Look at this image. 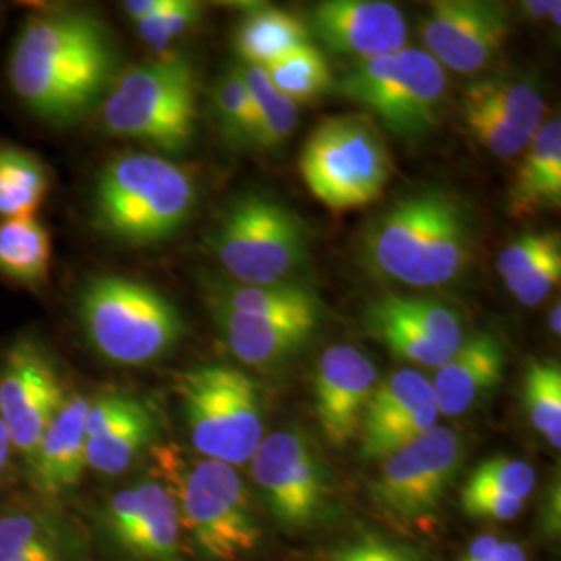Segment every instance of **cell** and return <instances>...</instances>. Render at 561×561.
Wrapping results in <instances>:
<instances>
[{
    "label": "cell",
    "instance_id": "1",
    "mask_svg": "<svg viewBox=\"0 0 561 561\" xmlns=\"http://www.w3.org/2000/svg\"><path fill=\"white\" fill-rule=\"evenodd\" d=\"M117 53L108 30L85 11L32 13L13 46L9 80L34 115L67 125L111 90Z\"/></svg>",
    "mask_w": 561,
    "mask_h": 561
},
{
    "label": "cell",
    "instance_id": "2",
    "mask_svg": "<svg viewBox=\"0 0 561 561\" xmlns=\"http://www.w3.org/2000/svg\"><path fill=\"white\" fill-rule=\"evenodd\" d=\"M477 222L466 202L439 187L393 202L368 222L362 261L381 279L408 287H439L474 261Z\"/></svg>",
    "mask_w": 561,
    "mask_h": 561
},
{
    "label": "cell",
    "instance_id": "3",
    "mask_svg": "<svg viewBox=\"0 0 561 561\" xmlns=\"http://www.w3.org/2000/svg\"><path fill=\"white\" fill-rule=\"evenodd\" d=\"M150 451L157 481L178 505L187 547L204 560L238 561L261 545V522L233 466L187 454L173 443Z\"/></svg>",
    "mask_w": 561,
    "mask_h": 561
},
{
    "label": "cell",
    "instance_id": "4",
    "mask_svg": "<svg viewBox=\"0 0 561 561\" xmlns=\"http://www.w3.org/2000/svg\"><path fill=\"white\" fill-rule=\"evenodd\" d=\"M187 169L159 154L127 152L102 167L94 187V222L113 240L154 245L171 240L196 206Z\"/></svg>",
    "mask_w": 561,
    "mask_h": 561
},
{
    "label": "cell",
    "instance_id": "5",
    "mask_svg": "<svg viewBox=\"0 0 561 561\" xmlns=\"http://www.w3.org/2000/svg\"><path fill=\"white\" fill-rule=\"evenodd\" d=\"M78 314L90 345L121 366L161 360L185 333V321L173 301L127 277L90 280L81 289Z\"/></svg>",
    "mask_w": 561,
    "mask_h": 561
},
{
    "label": "cell",
    "instance_id": "6",
    "mask_svg": "<svg viewBox=\"0 0 561 561\" xmlns=\"http://www.w3.org/2000/svg\"><path fill=\"white\" fill-rule=\"evenodd\" d=\"M173 391L198 456L233 468L252 460L264 437L259 382L236 366L204 364L178 373Z\"/></svg>",
    "mask_w": 561,
    "mask_h": 561
},
{
    "label": "cell",
    "instance_id": "7",
    "mask_svg": "<svg viewBox=\"0 0 561 561\" xmlns=\"http://www.w3.org/2000/svg\"><path fill=\"white\" fill-rule=\"evenodd\" d=\"M104 127L161 152H183L196 134L198 80L183 57L150 60L123 73L102 104Z\"/></svg>",
    "mask_w": 561,
    "mask_h": 561
},
{
    "label": "cell",
    "instance_id": "8",
    "mask_svg": "<svg viewBox=\"0 0 561 561\" xmlns=\"http://www.w3.org/2000/svg\"><path fill=\"white\" fill-rule=\"evenodd\" d=\"M298 167L310 194L335 213L375 204L393 178L379 129L360 115L322 119L304 141Z\"/></svg>",
    "mask_w": 561,
    "mask_h": 561
},
{
    "label": "cell",
    "instance_id": "9",
    "mask_svg": "<svg viewBox=\"0 0 561 561\" xmlns=\"http://www.w3.org/2000/svg\"><path fill=\"white\" fill-rule=\"evenodd\" d=\"M210 248L231 280L241 285L289 283L310 259L304 222L261 194H245L227 206Z\"/></svg>",
    "mask_w": 561,
    "mask_h": 561
},
{
    "label": "cell",
    "instance_id": "10",
    "mask_svg": "<svg viewBox=\"0 0 561 561\" xmlns=\"http://www.w3.org/2000/svg\"><path fill=\"white\" fill-rule=\"evenodd\" d=\"M445 90V69L419 48L362 60L340 81L345 99L360 104L391 134L412 140L435 129Z\"/></svg>",
    "mask_w": 561,
    "mask_h": 561
},
{
    "label": "cell",
    "instance_id": "11",
    "mask_svg": "<svg viewBox=\"0 0 561 561\" xmlns=\"http://www.w3.org/2000/svg\"><path fill=\"white\" fill-rule=\"evenodd\" d=\"M252 477L266 512L285 530H310L335 512L333 474L310 437L285 428L262 437Z\"/></svg>",
    "mask_w": 561,
    "mask_h": 561
},
{
    "label": "cell",
    "instance_id": "12",
    "mask_svg": "<svg viewBox=\"0 0 561 561\" xmlns=\"http://www.w3.org/2000/svg\"><path fill=\"white\" fill-rule=\"evenodd\" d=\"M463 463L460 433L435 426L379 461L370 497L391 520L414 524L433 516Z\"/></svg>",
    "mask_w": 561,
    "mask_h": 561
},
{
    "label": "cell",
    "instance_id": "13",
    "mask_svg": "<svg viewBox=\"0 0 561 561\" xmlns=\"http://www.w3.org/2000/svg\"><path fill=\"white\" fill-rule=\"evenodd\" d=\"M104 541L127 561H185L178 505L159 481L117 491L99 512Z\"/></svg>",
    "mask_w": 561,
    "mask_h": 561
},
{
    "label": "cell",
    "instance_id": "14",
    "mask_svg": "<svg viewBox=\"0 0 561 561\" xmlns=\"http://www.w3.org/2000/svg\"><path fill=\"white\" fill-rule=\"evenodd\" d=\"M57 364L36 341H18L0 366V416L13 449L32 460L44 431L67 401Z\"/></svg>",
    "mask_w": 561,
    "mask_h": 561
},
{
    "label": "cell",
    "instance_id": "15",
    "mask_svg": "<svg viewBox=\"0 0 561 561\" xmlns=\"http://www.w3.org/2000/svg\"><path fill=\"white\" fill-rule=\"evenodd\" d=\"M362 324L398 358L435 370L463 341L460 314L435 298L382 296L364 308Z\"/></svg>",
    "mask_w": 561,
    "mask_h": 561
},
{
    "label": "cell",
    "instance_id": "16",
    "mask_svg": "<svg viewBox=\"0 0 561 561\" xmlns=\"http://www.w3.org/2000/svg\"><path fill=\"white\" fill-rule=\"evenodd\" d=\"M510 36V11L491 0H437L422 21L426 53L456 73H479Z\"/></svg>",
    "mask_w": 561,
    "mask_h": 561
},
{
    "label": "cell",
    "instance_id": "17",
    "mask_svg": "<svg viewBox=\"0 0 561 561\" xmlns=\"http://www.w3.org/2000/svg\"><path fill=\"white\" fill-rule=\"evenodd\" d=\"M439 410L431 379L414 368H401L379 379L366 405L360 424V454L364 461H381L403 445L435 428Z\"/></svg>",
    "mask_w": 561,
    "mask_h": 561
},
{
    "label": "cell",
    "instance_id": "18",
    "mask_svg": "<svg viewBox=\"0 0 561 561\" xmlns=\"http://www.w3.org/2000/svg\"><path fill=\"white\" fill-rule=\"evenodd\" d=\"M377 382L375 362L352 345H333L319 358L312 375V403L322 435L333 447H345L358 437Z\"/></svg>",
    "mask_w": 561,
    "mask_h": 561
},
{
    "label": "cell",
    "instance_id": "19",
    "mask_svg": "<svg viewBox=\"0 0 561 561\" xmlns=\"http://www.w3.org/2000/svg\"><path fill=\"white\" fill-rule=\"evenodd\" d=\"M159 435L152 410L127 393H102L85 412V463L104 477L129 470Z\"/></svg>",
    "mask_w": 561,
    "mask_h": 561
},
{
    "label": "cell",
    "instance_id": "20",
    "mask_svg": "<svg viewBox=\"0 0 561 561\" xmlns=\"http://www.w3.org/2000/svg\"><path fill=\"white\" fill-rule=\"evenodd\" d=\"M322 44L341 55L375 59L405 48L408 21L400 7L382 0H327L312 9Z\"/></svg>",
    "mask_w": 561,
    "mask_h": 561
},
{
    "label": "cell",
    "instance_id": "21",
    "mask_svg": "<svg viewBox=\"0 0 561 561\" xmlns=\"http://www.w3.org/2000/svg\"><path fill=\"white\" fill-rule=\"evenodd\" d=\"M505 345L495 333L482 331L463 337L449 360L431 379L439 416L456 419L486 398L505 375Z\"/></svg>",
    "mask_w": 561,
    "mask_h": 561
},
{
    "label": "cell",
    "instance_id": "22",
    "mask_svg": "<svg viewBox=\"0 0 561 561\" xmlns=\"http://www.w3.org/2000/svg\"><path fill=\"white\" fill-rule=\"evenodd\" d=\"M88 398L69 396L55 421L44 431L27 461L34 491L46 503L57 502L78 486L85 463V412Z\"/></svg>",
    "mask_w": 561,
    "mask_h": 561
},
{
    "label": "cell",
    "instance_id": "23",
    "mask_svg": "<svg viewBox=\"0 0 561 561\" xmlns=\"http://www.w3.org/2000/svg\"><path fill=\"white\" fill-rule=\"evenodd\" d=\"M213 321L221 331L227 350L238 360L254 368H271L291 358L312 340L321 319L296 317V319H268L248 317L221 306H208Z\"/></svg>",
    "mask_w": 561,
    "mask_h": 561
},
{
    "label": "cell",
    "instance_id": "24",
    "mask_svg": "<svg viewBox=\"0 0 561 561\" xmlns=\"http://www.w3.org/2000/svg\"><path fill=\"white\" fill-rule=\"evenodd\" d=\"M561 206V123H542L524 150V159L507 192V213L514 219H533Z\"/></svg>",
    "mask_w": 561,
    "mask_h": 561
},
{
    "label": "cell",
    "instance_id": "25",
    "mask_svg": "<svg viewBox=\"0 0 561 561\" xmlns=\"http://www.w3.org/2000/svg\"><path fill=\"white\" fill-rule=\"evenodd\" d=\"M537 484L528 461L491 458L479 463L461 489V507L472 518L514 520L520 516Z\"/></svg>",
    "mask_w": 561,
    "mask_h": 561
},
{
    "label": "cell",
    "instance_id": "26",
    "mask_svg": "<svg viewBox=\"0 0 561 561\" xmlns=\"http://www.w3.org/2000/svg\"><path fill=\"white\" fill-rule=\"evenodd\" d=\"M208 306H221L225 310L268 317V319H296V317H319L321 300L312 289L300 283H275V285H241L236 280H215L206 287Z\"/></svg>",
    "mask_w": 561,
    "mask_h": 561
},
{
    "label": "cell",
    "instance_id": "27",
    "mask_svg": "<svg viewBox=\"0 0 561 561\" xmlns=\"http://www.w3.org/2000/svg\"><path fill=\"white\" fill-rule=\"evenodd\" d=\"M85 549L80 526L50 507L18 505L0 512V558L32 549Z\"/></svg>",
    "mask_w": 561,
    "mask_h": 561
},
{
    "label": "cell",
    "instance_id": "28",
    "mask_svg": "<svg viewBox=\"0 0 561 561\" xmlns=\"http://www.w3.org/2000/svg\"><path fill=\"white\" fill-rule=\"evenodd\" d=\"M310 42L304 21L277 7L250 9L236 30V50L248 65L262 67Z\"/></svg>",
    "mask_w": 561,
    "mask_h": 561
},
{
    "label": "cell",
    "instance_id": "29",
    "mask_svg": "<svg viewBox=\"0 0 561 561\" xmlns=\"http://www.w3.org/2000/svg\"><path fill=\"white\" fill-rule=\"evenodd\" d=\"M53 241L36 217L0 221V275L30 289L48 280Z\"/></svg>",
    "mask_w": 561,
    "mask_h": 561
},
{
    "label": "cell",
    "instance_id": "30",
    "mask_svg": "<svg viewBox=\"0 0 561 561\" xmlns=\"http://www.w3.org/2000/svg\"><path fill=\"white\" fill-rule=\"evenodd\" d=\"M48 194V171L38 157L0 146V217H36Z\"/></svg>",
    "mask_w": 561,
    "mask_h": 561
},
{
    "label": "cell",
    "instance_id": "31",
    "mask_svg": "<svg viewBox=\"0 0 561 561\" xmlns=\"http://www.w3.org/2000/svg\"><path fill=\"white\" fill-rule=\"evenodd\" d=\"M463 99L481 104L530 138L541 129L545 101L533 83L503 78L477 81L466 88Z\"/></svg>",
    "mask_w": 561,
    "mask_h": 561
},
{
    "label": "cell",
    "instance_id": "32",
    "mask_svg": "<svg viewBox=\"0 0 561 561\" xmlns=\"http://www.w3.org/2000/svg\"><path fill=\"white\" fill-rule=\"evenodd\" d=\"M262 69L280 94L296 104L317 101L333 85V71L312 42L262 65Z\"/></svg>",
    "mask_w": 561,
    "mask_h": 561
},
{
    "label": "cell",
    "instance_id": "33",
    "mask_svg": "<svg viewBox=\"0 0 561 561\" xmlns=\"http://www.w3.org/2000/svg\"><path fill=\"white\" fill-rule=\"evenodd\" d=\"M241 76L256 108V141L264 150H275L291 138L298 127V104L271 83L264 69L256 65L241 67Z\"/></svg>",
    "mask_w": 561,
    "mask_h": 561
},
{
    "label": "cell",
    "instance_id": "34",
    "mask_svg": "<svg viewBox=\"0 0 561 561\" xmlns=\"http://www.w3.org/2000/svg\"><path fill=\"white\" fill-rule=\"evenodd\" d=\"M524 408L537 433L561 447V366L556 360L530 362L524 375Z\"/></svg>",
    "mask_w": 561,
    "mask_h": 561
},
{
    "label": "cell",
    "instance_id": "35",
    "mask_svg": "<svg viewBox=\"0 0 561 561\" xmlns=\"http://www.w3.org/2000/svg\"><path fill=\"white\" fill-rule=\"evenodd\" d=\"M213 104L222 138L233 146L256 141V108L241 76V67L229 69L213 92Z\"/></svg>",
    "mask_w": 561,
    "mask_h": 561
},
{
    "label": "cell",
    "instance_id": "36",
    "mask_svg": "<svg viewBox=\"0 0 561 561\" xmlns=\"http://www.w3.org/2000/svg\"><path fill=\"white\" fill-rule=\"evenodd\" d=\"M461 115H463L466 127L474 136V140L479 141L482 148H486L491 154H495L497 159H514L518 154H524V150L533 140L528 134L510 125L507 121L486 111L477 102L461 99Z\"/></svg>",
    "mask_w": 561,
    "mask_h": 561
},
{
    "label": "cell",
    "instance_id": "37",
    "mask_svg": "<svg viewBox=\"0 0 561 561\" xmlns=\"http://www.w3.org/2000/svg\"><path fill=\"white\" fill-rule=\"evenodd\" d=\"M202 11L204 7L194 0H164L154 15L134 25L141 41L161 50L183 34H187L201 21Z\"/></svg>",
    "mask_w": 561,
    "mask_h": 561
},
{
    "label": "cell",
    "instance_id": "38",
    "mask_svg": "<svg viewBox=\"0 0 561 561\" xmlns=\"http://www.w3.org/2000/svg\"><path fill=\"white\" fill-rule=\"evenodd\" d=\"M319 561H426L412 545L389 539L379 533H362L331 547Z\"/></svg>",
    "mask_w": 561,
    "mask_h": 561
},
{
    "label": "cell",
    "instance_id": "39",
    "mask_svg": "<svg viewBox=\"0 0 561 561\" xmlns=\"http://www.w3.org/2000/svg\"><path fill=\"white\" fill-rule=\"evenodd\" d=\"M560 233L545 231V233H526L518 240L512 241L497 259V273L505 285L520 279L533 266L549 256L551 252L560 250Z\"/></svg>",
    "mask_w": 561,
    "mask_h": 561
},
{
    "label": "cell",
    "instance_id": "40",
    "mask_svg": "<svg viewBox=\"0 0 561 561\" xmlns=\"http://www.w3.org/2000/svg\"><path fill=\"white\" fill-rule=\"evenodd\" d=\"M561 279V248L545 256L537 266H533L528 273H524L520 279L505 285L514 300L522 306H539L551 296L553 289H558Z\"/></svg>",
    "mask_w": 561,
    "mask_h": 561
},
{
    "label": "cell",
    "instance_id": "41",
    "mask_svg": "<svg viewBox=\"0 0 561 561\" xmlns=\"http://www.w3.org/2000/svg\"><path fill=\"white\" fill-rule=\"evenodd\" d=\"M460 561H528L518 542L500 539L495 535H481L466 547Z\"/></svg>",
    "mask_w": 561,
    "mask_h": 561
},
{
    "label": "cell",
    "instance_id": "42",
    "mask_svg": "<svg viewBox=\"0 0 561 561\" xmlns=\"http://www.w3.org/2000/svg\"><path fill=\"white\" fill-rule=\"evenodd\" d=\"M0 561H85V549H62V547L32 549V551L4 556Z\"/></svg>",
    "mask_w": 561,
    "mask_h": 561
},
{
    "label": "cell",
    "instance_id": "43",
    "mask_svg": "<svg viewBox=\"0 0 561 561\" xmlns=\"http://www.w3.org/2000/svg\"><path fill=\"white\" fill-rule=\"evenodd\" d=\"M560 4V0H528V2H524L522 4V9H524V13L530 18L533 21H542L549 20L551 18V13H553V9Z\"/></svg>",
    "mask_w": 561,
    "mask_h": 561
},
{
    "label": "cell",
    "instance_id": "44",
    "mask_svg": "<svg viewBox=\"0 0 561 561\" xmlns=\"http://www.w3.org/2000/svg\"><path fill=\"white\" fill-rule=\"evenodd\" d=\"M11 451H13V443H11V435L7 431V424L0 416V481L4 479L7 470H9V461H11Z\"/></svg>",
    "mask_w": 561,
    "mask_h": 561
},
{
    "label": "cell",
    "instance_id": "45",
    "mask_svg": "<svg viewBox=\"0 0 561 561\" xmlns=\"http://www.w3.org/2000/svg\"><path fill=\"white\" fill-rule=\"evenodd\" d=\"M560 308V304H556V306L551 308V312H549V329H551V333H556V335H560L561 333Z\"/></svg>",
    "mask_w": 561,
    "mask_h": 561
}]
</instances>
